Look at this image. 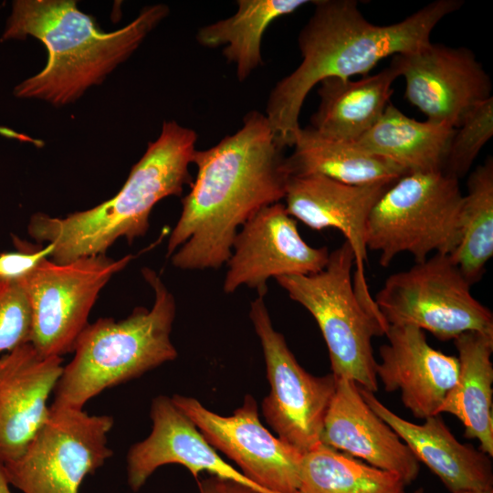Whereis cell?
<instances>
[{"mask_svg": "<svg viewBox=\"0 0 493 493\" xmlns=\"http://www.w3.org/2000/svg\"><path fill=\"white\" fill-rule=\"evenodd\" d=\"M283 152L257 110L246 113L234 134L195 151L196 177L167 244L175 267L218 269L226 264L239 228L285 198L290 175Z\"/></svg>", "mask_w": 493, "mask_h": 493, "instance_id": "cell-1", "label": "cell"}, {"mask_svg": "<svg viewBox=\"0 0 493 493\" xmlns=\"http://www.w3.org/2000/svg\"><path fill=\"white\" fill-rule=\"evenodd\" d=\"M314 11L298 36L302 60L271 89L266 117L284 149L293 146L299 115L310 89L328 78L367 76L380 60L410 53L431 42L438 23L463 5L461 0H436L400 22L370 23L354 0H316Z\"/></svg>", "mask_w": 493, "mask_h": 493, "instance_id": "cell-2", "label": "cell"}, {"mask_svg": "<svg viewBox=\"0 0 493 493\" xmlns=\"http://www.w3.org/2000/svg\"><path fill=\"white\" fill-rule=\"evenodd\" d=\"M169 14L163 4L145 6L127 26L103 32L74 0H16L2 39L41 41L48 58L37 75L15 88L21 99L64 106L79 100L124 62Z\"/></svg>", "mask_w": 493, "mask_h": 493, "instance_id": "cell-3", "label": "cell"}, {"mask_svg": "<svg viewBox=\"0 0 493 493\" xmlns=\"http://www.w3.org/2000/svg\"><path fill=\"white\" fill-rule=\"evenodd\" d=\"M197 133L175 121H163L161 133L148 143L121 189L95 207L65 217L33 215L29 236L52 246L49 259L66 264L80 257L106 254L119 239L129 244L143 236L157 203L180 196L193 179L189 166L196 151Z\"/></svg>", "mask_w": 493, "mask_h": 493, "instance_id": "cell-4", "label": "cell"}, {"mask_svg": "<svg viewBox=\"0 0 493 493\" xmlns=\"http://www.w3.org/2000/svg\"><path fill=\"white\" fill-rule=\"evenodd\" d=\"M142 274L154 292L152 309L137 307L119 321L100 318L89 323L76 341L72 360L63 368L51 407L84 409L104 390L176 359L170 337L176 314L174 297L154 270L143 267Z\"/></svg>", "mask_w": 493, "mask_h": 493, "instance_id": "cell-5", "label": "cell"}, {"mask_svg": "<svg viewBox=\"0 0 493 493\" xmlns=\"http://www.w3.org/2000/svg\"><path fill=\"white\" fill-rule=\"evenodd\" d=\"M353 266L352 250L344 242L330 253L322 270L275 279L316 320L328 348L333 376L351 380L375 393L379 385L372 339L385 335L388 325L359 299L352 281Z\"/></svg>", "mask_w": 493, "mask_h": 493, "instance_id": "cell-6", "label": "cell"}, {"mask_svg": "<svg viewBox=\"0 0 493 493\" xmlns=\"http://www.w3.org/2000/svg\"><path fill=\"white\" fill-rule=\"evenodd\" d=\"M459 180L442 171L408 173L382 194L367 220V248L388 267L398 255L415 262L449 255L459 236L463 199Z\"/></svg>", "mask_w": 493, "mask_h": 493, "instance_id": "cell-7", "label": "cell"}, {"mask_svg": "<svg viewBox=\"0 0 493 493\" xmlns=\"http://www.w3.org/2000/svg\"><path fill=\"white\" fill-rule=\"evenodd\" d=\"M470 288L449 255L435 254L389 276L373 299L388 327L412 325L440 341L469 331L493 336L492 311Z\"/></svg>", "mask_w": 493, "mask_h": 493, "instance_id": "cell-8", "label": "cell"}, {"mask_svg": "<svg viewBox=\"0 0 493 493\" xmlns=\"http://www.w3.org/2000/svg\"><path fill=\"white\" fill-rule=\"evenodd\" d=\"M114 419L84 409L55 408L23 454L2 464L9 484L24 493H79L80 484L112 455Z\"/></svg>", "mask_w": 493, "mask_h": 493, "instance_id": "cell-9", "label": "cell"}, {"mask_svg": "<svg viewBox=\"0 0 493 493\" xmlns=\"http://www.w3.org/2000/svg\"><path fill=\"white\" fill-rule=\"evenodd\" d=\"M133 257L100 254L66 264L45 258L18 281L30 307L34 348L45 357L73 352L100 292Z\"/></svg>", "mask_w": 493, "mask_h": 493, "instance_id": "cell-10", "label": "cell"}, {"mask_svg": "<svg viewBox=\"0 0 493 493\" xmlns=\"http://www.w3.org/2000/svg\"><path fill=\"white\" fill-rule=\"evenodd\" d=\"M249 318L262 346L270 384L262 414L278 437L303 455L320 443L336 378L332 373L314 376L300 366L284 336L273 328L264 297L251 303Z\"/></svg>", "mask_w": 493, "mask_h": 493, "instance_id": "cell-11", "label": "cell"}, {"mask_svg": "<svg viewBox=\"0 0 493 493\" xmlns=\"http://www.w3.org/2000/svg\"><path fill=\"white\" fill-rule=\"evenodd\" d=\"M171 399L210 446L232 459L250 481L267 493H299L302 454L261 424L253 396L246 394L229 416L193 397L173 394Z\"/></svg>", "mask_w": 493, "mask_h": 493, "instance_id": "cell-12", "label": "cell"}, {"mask_svg": "<svg viewBox=\"0 0 493 493\" xmlns=\"http://www.w3.org/2000/svg\"><path fill=\"white\" fill-rule=\"evenodd\" d=\"M391 65L404 79L407 101L432 122L457 128L469 111L492 97L490 77L465 47L429 42L393 56Z\"/></svg>", "mask_w": 493, "mask_h": 493, "instance_id": "cell-13", "label": "cell"}, {"mask_svg": "<svg viewBox=\"0 0 493 493\" xmlns=\"http://www.w3.org/2000/svg\"><path fill=\"white\" fill-rule=\"evenodd\" d=\"M329 256L326 246L306 243L285 205L276 203L257 212L237 232L223 289L230 294L247 286L264 297L269 278L317 273L325 267Z\"/></svg>", "mask_w": 493, "mask_h": 493, "instance_id": "cell-14", "label": "cell"}, {"mask_svg": "<svg viewBox=\"0 0 493 493\" xmlns=\"http://www.w3.org/2000/svg\"><path fill=\"white\" fill-rule=\"evenodd\" d=\"M393 183L347 184L321 175L290 176L284 198L292 217L314 230L335 228L344 236L354 257L355 292L361 302L380 317L365 277V229L372 209Z\"/></svg>", "mask_w": 493, "mask_h": 493, "instance_id": "cell-15", "label": "cell"}, {"mask_svg": "<svg viewBox=\"0 0 493 493\" xmlns=\"http://www.w3.org/2000/svg\"><path fill=\"white\" fill-rule=\"evenodd\" d=\"M63 358L42 356L30 342L0 357V463L19 457L49 416L47 400Z\"/></svg>", "mask_w": 493, "mask_h": 493, "instance_id": "cell-16", "label": "cell"}, {"mask_svg": "<svg viewBox=\"0 0 493 493\" xmlns=\"http://www.w3.org/2000/svg\"><path fill=\"white\" fill-rule=\"evenodd\" d=\"M388 343L379 349L376 376L386 392L400 391L401 400L415 418L439 414L458 375L457 357L433 348L424 330L389 326Z\"/></svg>", "mask_w": 493, "mask_h": 493, "instance_id": "cell-17", "label": "cell"}, {"mask_svg": "<svg viewBox=\"0 0 493 493\" xmlns=\"http://www.w3.org/2000/svg\"><path fill=\"white\" fill-rule=\"evenodd\" d=\"M150 417L151 434L132 445L127 454L128 484L133 491H138L160 467L179 464L194 478L205 471L267 493L222 459L170 397L156 396L152 401Z\"/></svg>", "mask_w": 493, "mask_h": 493, "instance_id": "cell-18", "label": "cell"}, {"mask_svg": "<svg viewBox=\"0 0 493 493\" xmlns=\"http://www.w3.org/2000/svg\"><path fill=\"white\" fill-rule=\"evenodd\" d=\"M320 442L398 476L405 486L419 474V461L393 428L371 409L351 380L336 378Z\"/></svg>", "mask_w": 493, "mask_h": 493, "instance_id": "cell-19", "label": "cell"}, {"mask_svg": "<svg viewBox=\"0 0 493 493\" xmlns=\"http://www.w3.org/2000/svg\"><path fill=\"white\" fill-rule=\"evenodd\" d=\"M359 387L371 407L424 463L450 493L493 489L491 457L474 446L460 443L440 414L414 424L386 407L373 393Z\"/></svg>", "mask_w": 493, "mask_h": 493, "instance_id": "cell-20", "label": "cell"}, {"mask_svg": "<svg viewBox=\"0 0 493 493\" xmlns=\"http://www.w3.org/2000/svg\"><path fill=\"white\" fill-rule=\"evenodd\" d=\"M399 77L390 64L376 74L358 80L328 78L320 84V103L310 119L322 136L354 142L380 119L390 103L392 85Z\"/></svg>", "mask_w": 493, "mask_h": 493, "instance_id": "cell-21", "label": "cell"}, {"mask_svg": "<svg viewBox=\"0 0 493 493\" xmlns=\"http://www.w3.org/2000/svg\"><path fill=\"white\" fill-rule=\"evenodd\" d=\"M458 375L444 400L439 414L456 416L465 436L477 439L479 449L493 456V336L469 331L454 340Z\"/></svg>", "mask_w": 493, "mask_h": 493, "instance_id": "cell-22", "label": "cell"}, {"mask_svg": "<svg viewBox=\"0 0 493 493\" xmlns=\"http://www.w3.org/2000/svg\"><path fill=\"white\" fill-rule=\"evenodd\" d=\"M456 128L407 117L392 103L353 143L407 173L442 171Z\"/></svg>", "mask_w": 493, "mask_h": 493, "instance_id": "cell-23", "label": "cell"}, {"mask_svg": "<svg viewBox=\"0 0 493 493\" xmlns=\"http://www.w3.org/2000/svg\"><path fill=\"white\" fill-rule=\"evenodd\" d=\"M293 147V152L286 157L290 176L321 175L347 184H368L395 182L408 173L353 142L322 136L311 127L299 129Z\"/></svg>", "mask_w": 493, "mask_h": 493, "instance_id": "cell-24", "label": "cell"}, {"mask_svg": "<svg viewBox=\"0 0 493 493\" xmlns=\"http://www.w3.org/2000/svg\"><path fill=\"white\" fill-rule=\"evenodd\" d=\"M308 3L311 1L238 0L233 16L199 28L196 40L209 48L223 46L224 57L236 66L237 79L244 81L263 64L261 43L268 26Z\"/></svg>", "mask_w": 493, "mask_h": 493, "instance_id": "cell-25", "label": "cell"}, {"mask_svg": "<svg viewBox=\"0 0 493 493\" xmlns=\"http://www.w3.org/2000/svg\"><path fill=\"white\" fill-rule=\"evenodd\" d=\"M459 213L457 245L449 254L472 286L493 256V159L488 157L468 177Z\"/></svg>", "mask_w": 493, "mask_h": 493, "instance_id": "cell-26", "label": "cell"}, {"mask_svg": "<svg viewBox=\"0 0 493 493\" xmlns=\"http://www.w3.org/2000/svg\"><path fill=\"white\" fill-rule=\"evenodd\" d=\"M299 493H405L396 475L321 442L302 455Z\"/></svg>", "mask_w": 493, "mask_h": 493, "instance_id": "cell-27", "label": "cell"}, {"mask_svg": "<svg viewBox=\"0 0 493 493\" xmlns=\"http://www.w3.org/2000/svg\"><path fill=\"white\" fill-rule=\"evenodd\" d=\"M492 136L493 97H490L469 111L456 128L442 172L457 180L464 177Z\"/></svg>", "mask_w": 493, "mask_h": 493, "instance_id": "cell-28", "label": "cell"}, {"mask_svg": "<svg viewBox=\"0 0 493 493\" xmlns=\"http://www.w3.org/2000/svg\"><path fill=\"white\" fill-rule=\"evenodd\" d=\"M31 311L18 282L0 279V354L30 341Z\"/></svg>", "mask_w": 493, "mask_h": 493, "instance_id": "cell-29", "label": "cell"}, {"mask_svg": "<svg viewBox=\"0 0 493 493\" xmlns=\"http://www.w3.org/2000/svg\"><path fill=\"white\" fill-rule=\"evenodd\" d=\"M17 251L0 253V279L18 282L29 275L45 258H48L52 246H33L26 241L14 237Z\"/></svg>", "mask_w": 493, "mask_h": 493, "instance_id": "cell-30", "label": "cell"}, {"mask_svg": "<svg viewBox=\"0 0 493 493\" xmlns=\"http://www.w3.org/2000/svg\"><path fill=\"white\" fill-rule=\"evenodd\" d=\"M199 493H261L244 484L211 475L198 482Z\"/></svg>", "mask_w": 493, "mask_h": 493, "instance_id": "cell-31", "label": "cell"}, {"mask_svg": "<svg viewBox=\"0 0 493 493\" xmlns=\"http://www.w3.org/2000/svg\"><path fill=\"white\" fill-rule=\"evenodd\" d=\"M8 485L9 483L4 473L2 464L0 463V493H11Z\"/></svg>", "mask_w": 493, "mask_h": 493, "instance_id": "cell-32", "label": "cell"}, {"mask_svg": "<svg viewBox=\"0 0 493 493\" xmlns=\"http://www.w3.org/2000/svg\"><path fill=\"white\" fill-rule=\"evenodd\" d=\"M0 134L12 139H18L19 137V133L5 127H0Z\"/></svg>", "mask_w": 493, "mask_h": 493, "instance_id": "cell-33", "label": "cell"}, {"mask_svg": "<svg viewBox=\"0 0 493 493\" xmlns=\"http://www.w3.org/2000/svg\"><path fill=\"white\" fill-rule=\"evenodd\" d=\"M458 493H493V489L488 490H470V491H462Z\"/></svg>", "mask_w": 493, "mask_h": 493, "instance_id": "cell-34", "label": "cell"}, {"mask_svg": "<svg viewBox=\"0 0 493 493\" xmlns=\"http://www.w3.org/2000/svg\"><path fill=\"white\" fill-rule=\"evenodd\" d=\"M413 493H425V492L422 488H419L418 489L414 490Z\"/></svg>", "mask_w": 493, "mask_h": 493, "instance_id": "cell-35", "label": "cell"}]
</instances>
